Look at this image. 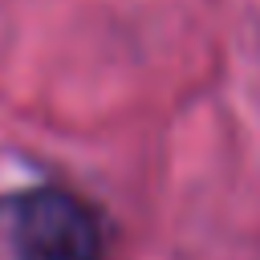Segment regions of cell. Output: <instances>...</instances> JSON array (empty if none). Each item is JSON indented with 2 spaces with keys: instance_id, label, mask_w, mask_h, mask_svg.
Segmentation results:
<instances>
[{
  "instance_id": "obj_1",
  "label": "cell",
  "mask_w": 260,
  "mask_h": 260,
  "mask_svg": "<svg viewBox=\"0 0 260 260\" xmlns=\"http://www.w3.org/2000/svg\"><path fill=\"white\" fill-rule=\"evenodd\" d=\"M16 260H102V223L89 203L61 187H32L8 199Z\"/></svg>"
}]
</instances>
